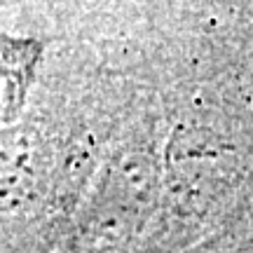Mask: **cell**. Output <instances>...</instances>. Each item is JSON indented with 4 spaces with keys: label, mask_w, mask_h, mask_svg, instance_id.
Segmentation results:
<instances>
[{
    "label": "cell",
    "mask_w": 253,
    "mask_h": 253,
    "mask_svg": "<svg viewBox=\"0 0 253 253\" xmlns=\"http://www.w3.org/2000/svg\"><path fill=\"white\" fill-rule=\"evenodd\" d=\"M162 171L148 153H125L103 169L80 218L89 246H120L150 216Z\"/></svg>",
    "instance_id": "cell-1"
},
{
    "label": "cell",
    "mask_w": 253,
    "mask_h": 253,
    "mask_svg": "<svg viewBox=\"0 0 253 253\" xmlns=\"http://www.w3.org/2000/svg\"><path fill=\"white\" fill-rule=\"evenodd\" d=\"M52 148L36 126L12 125L0 131V213L36 202L52 173Z\"/></svg>",
    "instance_id": "cell-2"
},
{
    "label": "cell",
    "mask_w": 253,
    "mask_h": 253,
    "mask_svg": "<svg viewBox=\"0 0 253 253\" xmlns=\"http://www.w3.org/2000/svg\"><path fill=\"white\" fill-rule=\"evenodd\" d=\"M38 59H40L38 42L19 38H0V131L12 126L24 106Z\"/></svg>",
    "instance_id": "cell-3"
}]
</instances>
